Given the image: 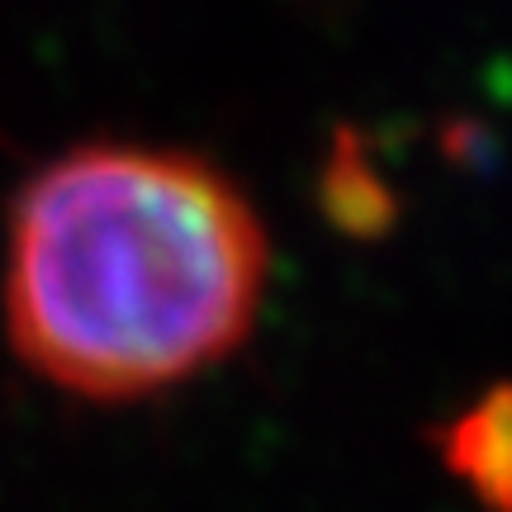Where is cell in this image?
Returning a JSON list of instances; mask_svg holds the SVG:
<instances>
[{"label": "cell", "mask_w": 512, "mask_h": 512, "mask_svg": "<svg viewBox=\"0 0 512 512\" xmlns=\"http://www.w3.org/2000/svg\"><path fill=\"white\" fill-rule=\"evenodd\" d=\"M271 238L233 176L181 147L81 143L19 185L5 228V337L91 403L181 389L252 337Z\"/></svg>", "instance_id": "obj_1"}, {"label": "cell", "mask_w": 512, "mask_h": 512, "mask_svg": "<svg viewBox=\"0 0 512 512\" xmlns=\"http://www.w3.org/2000/svg\"><path fill=\"white\" fill-rule=\"evenodd\" d=\"M441 456L460 479L475 484V494H489V503L503 508V470H508V399H503V389H494L475 408H465L441 432Z\"/></svg>", "instance_id": "obj_2"}]
</instances>
